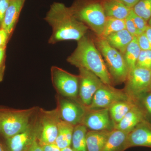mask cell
I'll return each mask as SVG.
<instances>
[{
  "mask_svg": "<svg viewBox=\"0 0 151 151\" xmlns=\"http://www.w3.org/2000/svg\"><path fill=\"white\" fill-rule=\"evenodd\" d=\"M125 25H126V29L134 37H137L139 35L140 33L139 31L136 27L133 21L132 18L130 17L129 15L128 16L127 18L125 19Z\"/></svg>",
  "mask_w": 151,
  "mask_h": 151,
  "instance_id": "1f68e13d",
  "label": "cell"
},
{
  "mask_svg": "<svg viewBox=\"0 0 151 151\" xmlns=\"http://www.w3.org/2000/svg\"><path fill=\"white\" fill-rule=\"evenodd\" d=\"M27 151H43V150L37 139Z\"/></svg>",
  "mask_w": 151,
  "mask_h": 151,
  "instance_id": "d590c367",
  "label": "cell"
},
{
  "mask_svg": "<svg viewBox=\"0 0 151 151\" xmlns=\"http://www.w3.org/2000/svg\"><path fill=\"white\" fill-rule=\"evenodd\" d=\"M141 51V49L138 45L137 37H134L133 40L127 47L123 55L124 59L129 71L136 67V63Z\"/></svg>",
  "mask_w": 151,
  "mask_h": 151,
  "instance_id": "cb8c5ba5",
  "label": "cell"
},
{
  "mask_svg": "<svg viewBox=\"0 0 151 151\" xmlns=\"http://www.w3.org/2000/svg\"><path fill=\"white\" fill-rule=\"evenodd\" d=\"M60 119L57 108L51 111L39 108L37 113V139L41 145L55 143Z\"/></svg>",
  "mask_w": 151,
  "mask_h": 151,
  "instance_id": "8992f818",
  "label": "cell"
},
{
  "mask_svg": "<svg viewBox=\"0 0 151 151\" xmlns=\"http://www.w3.org/2000/svg\"><path fill=\"white\" fill-rule=\"evenodd\" d=\"M111 131H88L86 135L87 151H102Z\"/></svg>",
  "mask_w": 151,
  "mask_h": 151,
  "instance_id": "44dd1931",
  "label": "cell"
},
{
  "mask_svg": "<svg viewBox=\"0 0 151 151\" xmlns=\"http://www.w3.org/2000/svg\"><path fill=\"white\" fill-rule=\"evenodd\" d=\"M128 148L144 147L151 148V123L144 120L129 133L127 138Z\"/></svg>",
  "mask_w": 151,
  "mask_h": 151,
  "instance_id": "5bb4252c",
  "label": "cell"
},
{
  "mask_svg": "<svg viewBox=\"0 0 151 151\" xmlns=\"http://www.w3.org/2000/svg\"><path fill=\"white\" fill-rule=\"evenodd\" d=\"M144 120H145V119L144 113L136 103L125 115L122 121L115 125L114 129L129 133L138 124Z\"/></svg>",
  "mask_w": 151,
  "mask_h": 151,
  "instance_id": "2e32d148",
  "label": "cell"
},
{
  "mask_svg": "<svg viewBox=\"0 0 151 151\" xmlns=\"http://www.w3.org/2000/svg\"><path fill=\"white\" fill-rule=\"evenodd\" d=\"M68 62L79 68L91 71L103 83L113 85V81L102 55L94 40L86 35L77 41L74 51L68 57Z\"/></svg>",
  "mask_w": 151,
  "mask_h": 151,
  "instance_id": "7a4b0ae2",
  "label": "cell"
},
{
  "mask_svg": "<svg viewBox=\"0 0 151 151\" xmlns=\"http://www.w3.org/2000/svg\"><path fill=\"white\" fill-rule=\"evenodd\" d=\"M136 67L151 70V50H141Z\"/></svg>",
  "mask_w": 151,
  "mask_h": 151,
  "instance_id": "83f0119b",
  "label": "cell"
},
{
  "mask_svg": "<svg viewBox=\"0 0 151 151\" xmlns=\"http://www.w3.org/2000/svg\"><path fill=\"white\" fill-rule=\"evenodd\" d=\"M73 15L92 30L97 37H101L106 17L101 3L77 0L70 7Z\"/></svg>",
  "mask_w": 151,
  "mask_h": 151,
  "instance_id": "277c9868",
  "label": "cell"
},
{
  "mask_svg": "<svg viewBox=\"0 0 151 151\" xmlns=\"http://www.w3.org/2000/svg\"><path fill=\"white\" fill-rule=\"evenodd\" d=\"M10 38L7 32L1 27L0 28V48L6 47Z\"/></svg>",
  "mask_w": 151,
  "mask_h": 151,
  "instance_id": "836d02e7",
  "label": "cell"
},
{
  "mask_svg": "<svg viewBox=\"0 0 151 151\" xmlns=\"http://www.w3.org/2000/svg\"><path fill=\"white\" fill-rule=\"evenodd\" d=\"M44 19L52 29L48 40L50 44L64 41H78L86 35L89 29L73 15L70 8L62 3H52Z\"/></svg>",
  "mask_w": 151,
  "mask_h": 151,
  "instance_id": "6da1fadb",
  "label": "cell"
},
{
  "mask_svg": "<svg viewBox=\"0 0 151 151\" xmlns=\"http://www.w3.org/2000/svg\"><path fill=\"white\" fill-rule=\"evenodd\" d=\"M149 91H151V81L150 84V87H149Z\"/></svg>",
  "mask_w": 151,
  "mask_h": 151,
  "instance_id": "b9f144b4",
  "label": "cell"
},
{
  "mask_svg": "<svg viewBox=\"0 0 151 151\" xmlns=\"http://www.w3.org/2000/svg\"><path fill=\"white\" fill-rule=\"evenodd\" d=\"M37 136V114L34 122L26 129L6 139L5 149L6 151H27Z\"/></svg>",
  "mask_w": 151,
  "mask_h": 151,
  "instance_id": "4fadbf2b",
  "label": "cell"
},
{
  "mask_svg": "<svg viewBox=\"0 0 151 151\" xmlns=\"http://www.w3.org/2000/svg\"><path fill=\"white\" fill-rule=\"evenodd\" d=\"M52 82L58 94L62 97L77 98L79 92V77L56 66L50 68Z\"/></svg>",
  "mask_w": 151,
  "mask_h": 151,
  "instance_id": "52a82bcc",
  "label": "cell"
},
{
  "mask_svg": "<svg viewBox=\"0 0 151 151\" xmlns=\"http://www.w3.org/2000/svg\"><path fill=\"white\" fill-rule=\"evenodd\" d=\"M146 35H147V37L149 41L150 42L151 44V27L149 26L146 29L145 32Z\"/></svg>",
  "mask_w": 151,
  "mask_h": 151,
  "instance_id": "74e56055",
  "label": "cell"
},
{
  "mask_svg": "<svg viewBox=\"0 0 151 151\" xmlns=\"http://www.w3.org/2000/svg\"><path fill=\"white\" fill-rule=\"evenodd\" d=\"M134 37L127 29H125L113 33L103 38L111 46L116 49L123 55Z\"/></svg>",
  "mask_w": 151,
  "mask_h": 151,
  "instance_id": "d6986e66",
  "label": "cell"
},
{
  "mask_svg": "<svg viewBox=\"0 0 151 151\" xmlns=\"http://www.w3.org/2000/svg\"><path fill=\"white\" fill-rule=\"evenodd\" d=\"M43 151H61V150L55 143L47 144L42 146Z\"/></svg>",
  "mask_w": 151,
  "mask_h": 151,
  "instance_id": "e575fe53",
  "label": "cell"
},
{
  "mask_svg": "<svg viewBox=\"0 0 151 151\" xmlns=\"http://www.w3.org/2000/svg\"><path fill=\"white\" fill-rule=\"evenodd\" d=\"M136 104L135 100L130 98L127 100L116 102L108 108L114 127L122 121L125 115Z\"/></svg>",
  "mask_w": 151,
  "mask_h": 151,
  "instance_id": "ffe728a7",
  "label": "cell"
},
{
  "mask_svg": "<svg viewBox=\"0 0 151 151\" xmlns=\"http://www.w3.org/2000/svg\"><path fill=\"white\" fill-rule=\"evenodd\" d=\"M94 42L103 56L113 84L125 82L129 70L123 55L102 37L97 36Z\"/></svg>",
  "mask_w": 151,
  "mask_h": 151,
  "instance_id": "5b68a950",
  "label": "cell"
},
{
  "mask_svg": "<svg viewBox=\"0 0 151 151\" xmlns=\"http://www.w3.org/2000/svg\"><path fill=\"white\" fill-rule=\"evenodd\" d=\"M151 81V70L136 67L129 72L123 90L134 100L139 95L149 91Z\"/></svg>",
  "mask_w": 151,
  "mask_h": 151,
  "instance_id": "9c48e42d",
  "label": "cell"
},
{
  "mask_svg": "<svg viewBox=\"0 0 151 151\" xmlns=\"http://www.w3.org/2000/svg\"><path fill=\"white\" fill-rule=\"evenodd\" d=\"M129 98L123 89H117L112 85L103 84L95 92L91 104L86 108L88 110L108 108L116 102Z\"/></svg>",
  "mask_w": 151,
  "mask_h": 151,
  "instance_id": "30bf717a",
  "label": "cell"
},
{
  "mask_svg": "<svg viewBox=\"0 0 151 151\" xmlns=\"http://www.w3.org/2000/svg\"><path fill=\"white\" fill-rule=\"evenodd\" d=\"M129 133L116 129L110 132L102 151H124L128 148Z\"/></svg>",
  "mask_w": 151,
  "mask_h": 151,
  "instance_id": "ac0fdd59",
  "label": "cell"
},
{
  "mask_svg": "<svg viewBox=\"0 0 151 151\" xmlns=\"http://www.w3.org/2000/svg\"><path fill=\"white\" fill-rule=\"evenodd\" d=\"M77 98L62 97L58 94L57 107L60 119L75 127L81 123L86 108Z\"/></svg>",
  "mask_w": 151,
  "mask_h": 151,
  "instance_id": "ba28073f",
  "label": "cell"
},
{
  "mask_svg": "<svg viewBox=\"0 0 151 151\" xmlns=\"http://www.w3.org/2000/svg\"><path fill=\"white\" fill-rule=\"evenodd\" d=\"M0 151H6L5 149L3 147L1 141H0Z\"/></svg>",
  "mask_w": 151,
  "mask_h": 151,
  "instance_id": "ab89813d",
  "label": "cell"
},
{
  "mask_svg": "<svg viewBox=\"0 0 151 151\" xmlns=\"http://www.w3.org/2000/svg\"><path fill=\"white\" fill-rule=\"evenodd\" d=\"M38 109H16L0 106V135L6 139L26 129L35 119Z\"/></svg>",
  "mask_w": 151,
  "mask_h": 151,
  "instance_id": "3957f363",
  "label": "cell"
},
{
  "mask_svg": "<svg viewBox=\"0 0 151 151\" xmlns=\"http://www.w3.org/2000/svg\"><path fill=\"white\" fill-rule=\"evenodd\" d=\"M61 151H73L71 147H67L61 150Z\"/></svg>",
  "mask_w": 151,
  "mask_h": 151,
  "instance_id": "f35d334b",
  "label": "cell"
},
{
  "mask_svg": "<svg viewBox=\"0 0 151 151\" xmlns=\"http://www.w3.org/2000/svg\"><path fill=\"white\" fill-rule=\"evenodd\" d=\"M6 47L0 48V83L3 81L6 69Z\"/></svg>",
  "mask_w": 151,
  "mask_h": 151,
  "instance_id": "4dcf8cb0",
  "label": "cell"
},
{
  "mask_svg": "<svg viewBox=\"0 0 151 151\" xmlns=\"http://www.w3.org/2000/svg\"><path fill=\"white\" fill-rule=\"evenodd\" d=\"M26 0H10L1 27L11 37L16 26Z\"/></svg>",
  "mask_w": 151,
  "mask_h": 151,
  "instance_id": "9a60e30c",
  "label": "cell"
},
{
  "mask_svg": "<svg viewBox=\"0 0 151 151\" xmlns=\"http://www.w3.org/2000/svg\"><path fill=\"white\" fill-rule=\"evenodd\" d=\"M148 24L149 26L151 27V17L150 19H149L148 21Z\"/></svg>",
  "mask_w": 151,
  "mask_h": 151,
  "instance_id": "60d3db41",
  "label": "cell"
},
{
  "mask_svg": "<svg viewBox=\"0 0 151 151\" xmlns=\"http://www.w3.org/2000/svg\"><path fill=\"white\" fill-rule=\"evenodd\" d=\"M81 124L91 131H111L114 129L108 108L86 109Z\"/></svg>",
  "mask_w": 151,
  "mask_h": 151,
  "instance_id": "7c38bea8",
  "label": "cell"
},
{
  "mask_svg": "<svg viewBox=\"0 0 151 151\" xmlns=\"http://www.w3.org/2000/svg\"><path fill=\"white\" fill-rule=\"evenodd\" d=\"M79 100L84 106L91 104L95 92L103 85L100 78L91 71L84 68H79Z\"/></svg>",
  "mask_w": 151,
  "mask_h": 151,
  "instance_id": "8fae6325",
  "label": "cell"
},
{
  "mask_svg": "<svg viewBox=\"0 0 151 151\" xmlns=\"http://www.w3.org/2000/svg\"><path fill=\"white\" fill-rule=\"evenodd\" d=\"M74 126L61 119L58 124V134L55 144L62 150L70 147Z\"/></svg>",
  "mask_w": 151,
  "mask_h": 151,
  "instance_id": "7402d4cb",
  "label": "cell"
},
{
  "mask_svg": "<svg viewBox=\"0 0 151 151\" xmlns=\"http://www.w3.org/2000/svg\"><path fill=\"white\" fill-rule=\"evenodd\" d=\"M126 29L125 20L106 17L104 30L101 37H105L111 34Z\"/></svg>",
  "mask_w": 151,
  "mask_h": 151,
  "instance_id": "d4e9b609",
  "label": "cell"
},
{
  "mask_svg": "<svg viewBox=\"0 0 151 151\" xmlns=\"http://www.w3.org/2000/svg\"><path fill=\"white\" fill-rule=\"evenodd\" d=\"M128 7L132 9L135 5L138 2L139 0H120Z\"/></svg>",
  "mask_w": 151,
  "mask_h": 151,
  "instance_id": "8d00e7d4",
  "label": "cell"
},
{
  "mask_svg": "<svg viewBox=\"0 0 151 151\" xmlns=\"http://www.w3.org/2000/svg\"><path fill=\"white\" fill-rule=\"evenodd\" d=\"M100 3L106 17L125 20L132 10L120 0H101Z\"/></svg>",
  "mask_w": 151,
  "mask_h": 151,
  "instance_id": "e0dca14e",
  "label": "cell"
},
{
  "mask_svg": "<svg viewBox=\"0 0 151 151\" xmlns=\"http://www.w3.org/2000/svg\"><path fill=\"white\" fill-rule=\"evenodd\" d=\"M132 9L148 22L151 17V0H139Z\"/></svg>",
  "mask_w": 151,
  "mask_h": 151,
  "instance_id": "4316f807",
  "label": "cell"
},
{
  "mask_svg": "<svg viewBox=\"0 0 151 151\" xmlns=\"http://www.w3.org/2000/svg\"><path fill=\"white\" fill-rule=\"evenodd\" d=\"M129 15L134 23L140 35L145 32L147 28L149 26L148 22L136 14L132 9L130 11Z\"/></svg>",
  "mask_w": 151,
  "mask_h": 151,
  "instance_id": "f1b7e54d",
  "label": "cell"
},
{
  "mask_svg": "<svg viewBox=\"0 0 151 151\" xmlns=\"http://www.w3.org/2000/svg\"><path fill=\"white\" fill-rule=\"evenodd\" d=\"M134 100L143 111L145 120L151 123V91L142 93Z\"/></svg>",
  "mask_w": 151,
  "mask_h": 151,
  "instance_id": "484cf974",
  "label": "cell"
},
{
  "mask_svg": "<svg viewBox=\"0 0 151 151\" xmlns=\"http://www.w3.org/2000/svg\"><path fill=\"white\" fill-rule=\"evenodd\" d=\"M88 129L80 124L74 127L71 148L73 151H87L86 147V135Z\"/></svg>",
  "mask_w": 151,
  "mask_h": 151,
  "instance_id": "603a6c76",
  "label": "cell"
},
{
  "mask_svg": "<svg viewBox=\"0 0 151 151\" xmlns=\"http://www.w3.org/2000/svg\"><path fill=\"white\" fill-rule=\"evenodd\" d=\"M10 0H0V28L2 24L6 12L9 5Z\"/></svg>",
  "mask_w": 151,
  "mask_h": 151,
  "instance_id": "d6a6232c",
  "label": "cell"
},
{
  "mask_svg": "<svg viewBox=\"0 0 151 151\" xmlns=\"http://www.w3.org/2000/svg\"><path fill=\"white\" fill-rule=\"evenodd\" d=\"M138 45L141 50H151V44L145 33L144 32L137 37Z\"/></svg>",
  "mask_w": 151,
  "mask_h": 151,
  "instance_id": "f546056e",
  "label": "cell"
}]
</instances>
